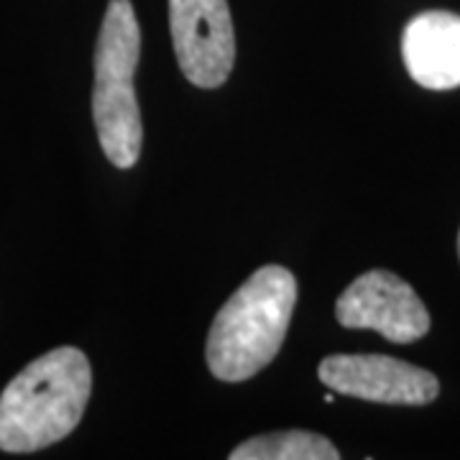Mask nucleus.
Segmentation results:
<instances>
[{"instance_id":"8","label":"nucleus","mask_w":460,"mask_h":460,"mask_svg":"<svg viewBox=\"0 0 460 460\" xmlns=\"http://www.w3.org/2000/svg\"><path fill=\"white\" fill-rule=\"evenodd\" d=\"M341 453L325 435L307 429H284L251 438L238 445L230 460H338Z\"/></svg>"},{"instance_id":"7","label":"nucleus","mask_w":460,"mask_h":460,"mask_svg":"<svg viewBox=\"0 0 460 460\" xmlns=\"http://www.w3.org/2000/svg\"><path fill=\"white\" fill-rule=\"evenodd\" d=\"M402 54L411 80L428 90L460 87V16L428 11L407 23Z\"/></svg>"},{"instance_id":"3","label":"nucleus","mask_w":460,"mask_h":460,"mask_svg":"<svg viewBox=\"0 0 460 460\" xmlns=\"http://www.w3.org/2000/svg\"><path fill=\"white\" fill-rule=\"evenodd\" d=\"M141 59V29L131 0H111L95 49L93 118L111 164L131 169L141 156L144 126L133 77Z\"/></svg>"},{"instance_id":"1","label":"nucleus","mask_w":460,"mask_h":460,"mask_svg":"<svg viewBox=\"0 0 460 460\" xmlns=\"http://www.w3.org/2000/svg\"><path fill=\"white\" fill-rule=\"evenodd\" d=\"M93 368L80 348L62 345L31 361L0 394V450L33 453L80 425Z\"/></svg>"},{"instance_id":"4","label":"nucleus","mask_w":460,"mask_h":460,"mask_svg":"<svg viewBox=\"0 0 460 460\" xmlns=\"http://www.w3.org/2000/svg\"><path fill=\"white\" fill-rule=\"evenodd\" d=\"M169 29L181 75L202 90L226 84L235 62L228 0H169Z\"/></svg>"},{"instance_id":"6","label":"nucleus","mask_w":460,"mask_h":460,"mask_svg":"<svg viewBox=\"0 0 460 460\" xmlns=\"http://www.w3.org/2000/svg\"><path fill=\"white\" fill-rule=\"evenodd\" d=\"M320 381L335 394L358 396L376 404L422 407L440 394V381L428 368L376 353H338L317 368Z\"/></svg>"},{"instance_id":"2","label":"nucleus","mask_w":460,"mask_h":460,"mask_svg":"<svg viewBox=\"0 0 460 460\" xmlns=\"http://www.w3.org/2000/svg\"><path fill=\"white\" fill-rule=\"evenodd\" d=\"M296 305V279L284 266L253 271L215 314L205 358L215 378L238 384L277 358Z\"/></svg>"},{"instance_id":"9","label":"nucleus","mask_w":460,"mask_h":460,"mask_svg":"<svg viewBox=\"0 0 460 460\" xmlns=\"http://www.w3.org/2000/svg\"><path fill=\"white\" fill-rule=\"evenodd\" d=\"M458 256H460V233H458Z\"/></svg>"},{"instance_id":"5","label":"nucleus","mask_w":460,"mask_h":460,"mask_svg":"<svg viewBox=\"0 0 460 460\" xmlns=\"http://www.w3.org/2000/svg\"><path fill=\"white\" fill-rule=\"evenodd\" d=\"M335 317L348 330H376L399 345L429 332V313L420 295L386 269L366 271L335 302Z\"/></svg>"}]
</instances>
